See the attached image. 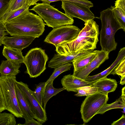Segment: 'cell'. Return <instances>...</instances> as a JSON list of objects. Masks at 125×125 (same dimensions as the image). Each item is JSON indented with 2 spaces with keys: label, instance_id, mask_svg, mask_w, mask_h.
<instances>
[{
  "label": "cell",
  "instance_id": "22",
  "mask_svg": "<svg viewBox=\"0 0 125 125\" xmlns=\"http://www.w3.org/2000/svg\"><path fill=\"white\" fill-rule=\"evenodd\" d=\"M72 64L70 63H68L54 68V71L49 79L45 82L46 85L51 81L54 79L62 73L70 70Z\"/></svg>",
  "mask_w": 125,
  "mask_h": 125
},
{
  "label": "cell",
  "instance_id": "24",
  "mask_svg": "<svg viewBox=\"0 0 125 125\" xmlns=\"http://www.w3.org/2000/svg\"><path fill=\"white\" fill-rule=\"evenodd\" d=\"M110 8L113 10L116 19L122 27L123 30L125 32V10L115 6H111Z\"/></svg>",
  "mask_w": 125,
  "mask_h": 125
},
{
  "label": "cell",
  "instance_id": "36",
  "mask_svg": "<svg viewBox=\"0 0 125 125\" xmlns=\"http://www.w3.org/2000/svg\"><path fill=\"white\" fill-rule=\"evenodd\" d=\"M125 0H116L115 1V6L125 10Z\"/></svg>",
  "mask_w": 125,
  "mask_h": 125
},
{
  "label": "cell",
  "instance_id": "21",
  "mask_svg": "<svg viewBox=\"0 0 125 125\" xmlns=\"http://www.w3.org/2000/svg\"><path fill=\"white\" fill-rule=\"evenodd\" d=\"M53 81H51L46 85L45 88L43 101V108L45 110L46 104L52 96L56 95L59 92L65 90L63 87L56 88L53 86Z\"/></svg>",
  "mask_w": 125,
  "mask_h": 125
},
{
  "label": "cell",
  "instance_id": "17",
  "mask_svg": "<svg viewBox=\"0 0 125 125\" xmlns=\"http://www.w3.org/2000/svg\"><path fill=\"white\" fill-rule=\"evenodd\" d=\"M90 52H80L67 55H62L58 53L55 54L48 62V67L51 68H55L63 64L72 62L77 57Z\"/></svg>",
  "mask_w": 125,
  "mask_h": 125
},
{
  "label": "cell",
  "instance_id": "13",
  "mask_svg": "<svg viewBox=\"0 0 125 125\" xmlns=\"http://www.w3.org/2000/svg\"><path fill=\"white\" fill-rule=\"evenodd\" d=\"M61 82L63 87L67 91L76 93L78 92L77 88L85 86H92L93 85V82L87 81L70 74L64 76Z\"/></svg>",
  "mask_w": 125,
  "mask_h": 125
},
{
  "label": "cell",
  "instance_id": "38",
  "mask_svg": "<svg viewBox=\"0 0 125 125\" xmlns=\"http://www.w3.org/2000/svg\"><path fill=\"white\" fill-rule=\"evenodd\" d=\"M29 6H30L35 5L38 1L37 0H27Z\"/></svg>",
  "mask_w": 125,
  "mask_h": 125
},
{
  "label": "cell",
  "instance_id": "27",
  "mask_svg": "<svg viewBox=\"0 0 125 125\" xmlns=\"http://www.w3.org/2000/svg\"><path fill=\"white\" fill-rule=\"evenodd\" d=\"M77 93L74 95L77 96H87L98 92L97 89L92 86H85L77 89Z\"/></svg>",
  "mask_w": 125,
  "mask_h": 125
},
{
  "label": "cell",
  "instance_id": "39",
  "mask_svg": "<svg viewBox=\"0 0 125 125\" xmlns=\"http://www.w3.org/2000/svg\"><path fill=\"white\" fill-rule=\"evenodd\" d=\"M125 76H121L120 84L122 85L125 84Z\"/></svg>",
  "mask_w": 125,
  "mask_h": 125
},
{
  "label": "cell",
  "instance_id": "6",
  "mask_svg": "<svg viewBox=\"0 0 125 125\" xmlns=\"http://www.w3.org/2000/svg\"><path fill=\"white\" fill-rule=\"evenodd\" d=\"M48 59L45 51L41 48L31 49L24 56L23 63L27 68L25 73L31 78L39 76L46 69V63Z\"/></svg>",
  "mask_w": 125,
  "mask_h": 125
},
{
  "label": "cell",
  "instance_id": "9",
  "mask_svg": "<svg viewBox=\"0 0 125 125\" xmlns=\"http://www.w3.org/2000/svg\"><path fill=\"white\" fill-rule=\"evenodd\" d=\"M16 84L25 96L36 119L42 124L45 122L47 120L45 110L39 103L27 84L21 81H17Z\"/></svg>",
  "mask_w": 125,
  "mask_h": 125
},
{
  "label": "cell",
  "instance_id": "18",
  "mask_svg": "<svg viewBox=\"0 0 125 125\" xmlns=\"http://www.w3.org/2000/svg\"><path fill=\"white\" fill-rule=\"evenodd\" d=\"M21 64L7 60L1 61L0 65V75H12L16 76L20 71Z\"/></svg>",
  "mask_w": 125,
  "mask_h": 125
},
{
  "label": "cell",
  "instance_id": "14",
  "mask_svg": "<svg viewBox=\"0 0 125 125\" xmlns=\"http://www.w3.org/2000/svg\"><path fill=\"white\" fill-rule=\"evenodd\" d=\"M15 90L17 101L20 110L22 115V118L25 120L36 117L31 111L26 98L22 91L16 84Z\"/></svg>",
  "mask_w": 125,
  "mask_h": 125
},
{
  "label": "cell",
  "instance_id": "34",
  "mask_svg": "<svg viewBox=\"0 0 125 125\" xmlns=\"http://www.w3.org/2000/svg\"><path fill=\"white\" fill-rule=\"evenodd\" d=\"M42 124L41 122L36 121L33 118L25 120V122L23 125H42Z\"/></svg>",
  "mask_w": 125,
  "mask_h": 125
},
{
  "label": "cell",
  "instance_id": "16",
  "mask_svg": "<svg viewBox=\"0 0 125 125\" xmlns=\"http://www.w3.org/2000/svg\"><path fill=\"white\" fill-rule=\"evenodd\" d=\"M117 85L116 80L106 77L93 82L92 86L96 88L98 92L108 95L109 93L115 91Z\"/></svg>",
  "mask_w": 125,
  "mask_h": 125
},
{
  "label": "cell",
  "instance_id": "8",
  "mask_svg": "<svg viewBox=\"0 0 125 125\" xmlns=\"http://www.w3.org/2000/svg\"><path fill=\"white\" fill-rule=\"evenodd\" d=\"M80 29L77 26L67 25L53 28L46 36L44 41L56 47L64 43L71 42L77 37Z\"/></svg>",
  "mask_w": 125,
  "mask_h": 125
},
{
  "label": "cell",
  "instance_id": "31",
  "mask_svg": "<svg viewBox=\"0 0 125 125\" xmlns=\"http://www.w3.org/2000/svg\"><path fill=\"white\" fill-rule=\"evenodd\" d=\"M26 5H28L27 0H14L10 7V11L18 9Z\"/></svg>",
  "mask_w": 125,
  "mask_h": 125
},
{
  "label": "cell",
  "instance_id": "28",
  "mask_svg": "<svg viewBox=\"0 0 125 125\" xmlns=\"http://www.w3.org/2000/svg\"><path fill=\"white\" fill-rule=\"evenodd\" d=\"M14 0H0V22L3 23V18L10 8Z\"/></svg>",
  "mask_w": 125,
  "mask_h": 125
},
{
  "label": "cell",
  "instance_id": "2",
  "mask_svg": "<svg viewBox=\"0 0 125 125\" xmlns=\"http://www.w3.org/2000/svg\"><path fill=\"white\" fill-rule=\"evenodd\" d=\"M4 24L11 36L21 35L39 38L43 34L46 24L38 15L28 9Z\"/></svg>",
  "mask_w": 125,
  "mask_h": 125
},
{
  "label": "cell",
  "instance_id": "35",
  "mask_svg": "<svg viewBox=\"0 0 125 125\" xmlns=\"http://www.w3.org/2000/svg\"><path fill=\"white\" fill-rule=\"evenodd\" d=\"M112 125H125V116L123 114L121 117L118 120L114 122L111 124Z\"/></svg>",
  "mask_w": 125,
  "mask_h": 125
},
{
  "label": "cell",
  "instance_id": "4",
  "mask_svg": "<svg viewBox=\"0 0 125 125\" xmlns=\"http://www.w3.org/2000/svg\"><path fill=\"white\" fill-rule=\"evenodd\" d=\"M35 12L45 22L46 25L53 29L67 25H72L74 20L72 18L59 10L50 4L37 3L29 10Z\"/></svg>",
  "mask_w": 125,
  "mask_h": 125
},
{
  "label": "cell",
  "instance_id": "32",
  "mask_svg": "<svg viewBox=\"0 0 125 125\" xmlns=\"http://www.w3.org/2000/svg\"><path fill=\"white\" fill-rule=\"evenodd\" d=\"M9 34L7 32L4 24L0 22V46H1L3 40L6 35Z\"/></svg>",
  "mask_w": 125,
  "mask_h": 125
},
{
  "label": "cell",
  "instance_id": "37",
  "mask_svg": "<svg viewBox=\"0 0 125 125\" xmlns=\"http://www.w3.org/2000/svg\"><path fill=\"white\" fill-rule=\"evenodd\" d=\"M121 99L123 102L125 104V87H123L122 89V94L121 96Z\"/></svg>",
  "mask_w": 125,
  "mask_h": 125
},
{
  "label": "cell",
  "instance_id": "10",
  "mask_svg": "<svg viewBox=\"0 0 125 125\" xmlns=\"http://www.w3.org/2000/svg\"><path fill=\"white\" fill-rule=\"evenodd\" d=\"M62 8L65 13L72 18L76 17L83 21L85 23L96 17L89 8L83 5L66 0H62Z\"/></svg>",
  "mask_w": 125,
  "mask_h": 125
},
{
  "label": "cell",
  "instance_id": "33",
  "mask_svg": "<svg viewBox=\"0 0 125 125\" xmlns=\"http://www.w3.org/2000/svg\"><path fill=\"white\" fill-rule=\"evenodd\" d=\"M6 110L3 97L0 86V113Z\"/></svg>",
  "mask_w": 125,
  "mask_h": 125
},
{
  "label": "cell",
  "instance_id": "12",
  "mask_svg": "<svg viewBox=\"0 0 125 125\" xmlns=\"http://www.w3.org/2000/svg\"><path fill=\"white\" fill-rule=\"evenodd\" d=\"M36 38L31 36L15 35L11 37L6 36L2 44L14 49L22 51L28 47Z\"/></svg>",
  "mask_w": 125,
  "mask_h": 125
},
{
  "label": "cell",
  "instance_id": "5",
  "mask_svg": "<svg viewBox=\"0 0 125 125\" xmlns=\"http://www.w3.org/2000/svg\"><path fill=\"white\" fill-rule=\"evenodd\" d=\"M16 81V76H0V86L6 110L17 118H22L15 90Z\"/></svg>",
  "mask_w": 125,
  "mask_h": 125
},
{
  "label": "cell",
  "instance_id": "29",
  "mask_svg": "<svg viewBox=\"0 0 125 125\" xmlns=\"http://www.w3.org/2000/svg\"><path fill=\"white\" fill-rule=\"evenodd\" d=\"M121 98V97H120L115 102L111 104H108L107 103L105 104L99 111L98 114H103L107 111L111 109L116 108L123 109L124 107H125V105L122 103L118 104L119 102L122 101Z\"/></svg>",
  "mask_w": 125,
  "mask_h": 125
},
{
  "label": "cell",
  "instance_id": "11",
  "mask_svg": "<svg viewBox=\"0 0 125 125\" xmlns=\"http://www.w3.org/2000/svg\"><path fill=\"white\" fill-rule=\"evenodd\" d=\"M109 52L99 50L94 59L88 64L78 70L73 72V75L85 80L93 71L98 68L109 58Z\"/></svg>",
  "mask_w": 125,
  "mask_h": 125
},
{
  "label": "cell",
  "instance_id": "19",
  "mask_svg": "<svg viewBox=\"0 0 125 125\" xmlns=\"http://www.w3.org/2000/svg\"><path fill=\"white\" fill-rule=\"evenodd\" d=\"M98 51L94 50L75 58L72 62L73 72L78 70L90 63L95 57Z\"/></svg>",
  "mask_w": 125,
  "mask_h": 125
},
{
  "label": "cell",
  "instance_id": "23",
  "mask_svg": "<svg viewBox=\"0 0 125 125\" xmlns=\"http://www.w3.org/2000/svg\"><path fill=\"white\" fill-rule=\"evenodd\" d=\"M28 5L23 6L22 7L13 11H10L6 13L3 18V23L7 22L18 16L26 10L29 9Z\"/></svg>",
  "mask_w": 125,
  "mask_h": 125
},
{
  "label": "cell",
  "instance_id": "30",
  "mask_svg": "<svg viewBox=\"0 0 125 125\" xmlns=\"http://www.w3.org/2000/svg\"><path fill=\"white\" fill-rule=\"evenodd\" d=\"M125 76V57L115 67L110 74Z\"/></svg>",
  "mask_w": 125,
  "mask_h": 125
},
{
  "label": "cell",
  "instance_id": "7",
  "mask_svg": "<svg viewBox=\"0 0 125 125\" xmlns=\"http://www.w3.org/2000/svg\"><path fill=\"white\" fill-rule=\"evenodd\" d=\"M108 95L97 92L86 96L82 103L80 112L84 123L90 121L107 103Z\"/></svg>",
  "mask_w": 125,
  "mask_h": 125
},
{
  "label": "cell",
  "instance_id": "1",
  "mask_svg": "<svg viewBox=\"0 0 125 125\" xmlns=\"http://www.w3.org/2000/svg\"><path fill=\"white\" fill-rule=\"evenodd\" d=\"M84 24L85 26L75 39L55 47L57 53L67 55L80 52H90L96 48L99 41V26L93 20L88 21Z\"/></svg>",
  "mask_w": 125,
  "mask_h": 125
},
{
  "label": "cell",
  "instance_id": "26",
  "mask_svg": "<svg viewBox=\"0 0 125 125\" xmlns=\"http://www.w3.org/2000/svg\"><path fill=\"white\" fill-rule=\"evenodd\" d=\"M45 85V82H41L36 85L35 91H32L37 100L42 106L43 97Z\"/></svg>",
  "mask_w": 125,
  "mask_h": 125
},
{
  "label": "cell",
  "instance_id": "20",
  "mask_svg": "<svg viewBox=\"0 0 125 125\" xmlns=\"http://www.w3.org/2000/svg\"><path fill=\"white\" fill-rule=\"evenodd\" d=\"M2 53L7 59L16 63H23L24 56L21 51L11 49L4 45Z\"/></svg>",
  "mask_w": 125,
  "mask_h": 125
},
{
  "label": "cell",
  "instance_id": "25",
  "mask_svg": "<svg viewBox=\"0 0 125 125\" xmlns=\"http://www.w3.org/2000/svg\"><path fill=\"white\" fill-rule=\"evenodd\" d=\"M15 116L11 113H0V125H17Z\"/></svg>",
  "mask_w": 125,
  "mask_h": 125
},
{
  "label": "cell",
  "instance_id": "3",
  "mask_svg": "<svg viewBox=\"0 0 125 125\" xmlns=\"http://www.w3.org/2000/svg\"><path fill=\"white\" fill-rule=\"evenodd\" d=\"M99 18L102 23L100 32V44L101 50L109 52L116 50L117 43L115 35L119 29H123L113 10L108 8L100 12Z\"/></svg>",
  "mask_w": 125,
  "mask_h": 125
},
{
  "label": "cell",
  "instance_id": "15",
  "mask_svg": "<svg viewBox=\"0 0 125 125\" xmlns=\"http://www.w3.org/2000/svg\"><path fill=\"white\" fill-rule=\"evenodd\" d=\"M125 57V47H124L120 49L116 59L109 67L97 74L92 76H88L84 80L87 82L93 83L106 77Z\"/></svg>",
  "mask_w": 125,
  "mask_h": 125
}]
</instances>
